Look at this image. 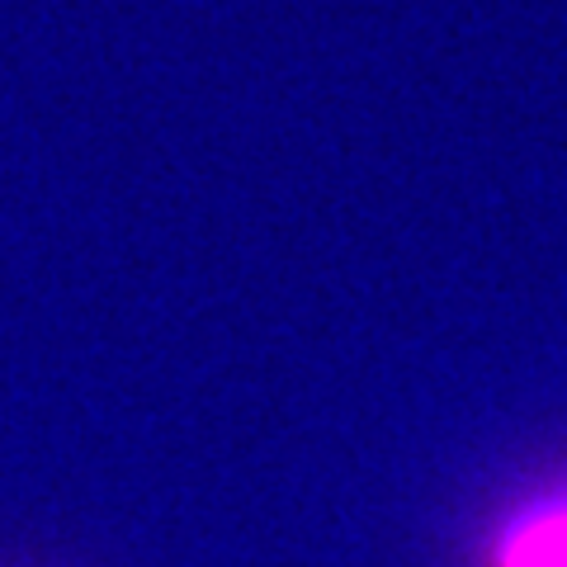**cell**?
<instances>
[{"label":"cell","instance_id":"obj_1","mask_svg":"<svg viewBox=\"0 0 567 567\" xmlns=\"http://www.w3.org/2000/svg\"><path fill=\"white\" fill-rule=\"evenodd\" d=\"M502 567H567V506L535 511L502 544Z\"/></svg>","mask_w":567,"mask_h":567}]
</instances>
